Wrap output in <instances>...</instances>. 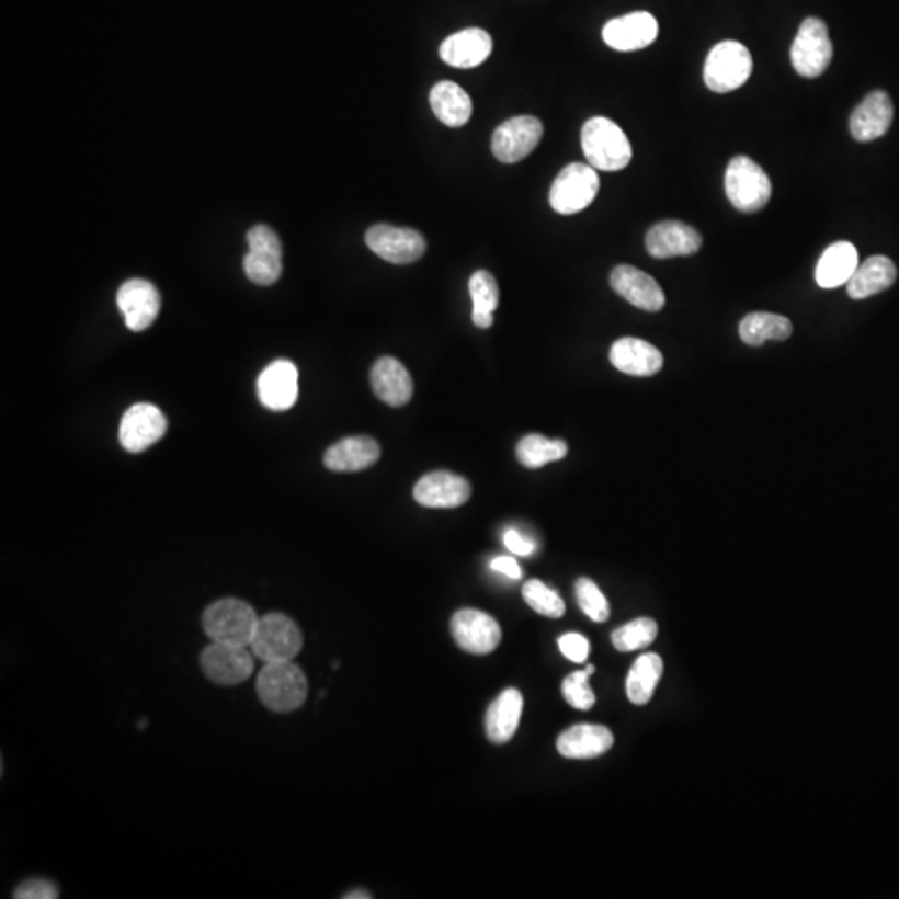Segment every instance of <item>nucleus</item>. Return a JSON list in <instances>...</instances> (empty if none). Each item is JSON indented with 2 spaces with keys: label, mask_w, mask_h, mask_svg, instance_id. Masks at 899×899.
<instances>
[{
  "label": "nucleus",
  "mask_w": 899,
  "mask_h": 899,
  "mask_svg": "<svg viewBox=\"0 0 899 899\" xmlns=\"http://www.w3.org/2000/svg\"><path fill=\"white\" fill-rule=\"evenodd\" d=\"M658 635V625L651 618H637L619 626L612 635L613 647L618 651L644 650L653 644Z\"/></svg>",
  "instance_id": "34"
},
{
  "label": "nucleus",
  "mask_w": 899,
  "mask_h": 899,
  "mask_svg": "<svg viewBox=\"0 0 899 899\" xmlns=\"http://www.w3.org/2000/svg\"><path fill=\"white\" fill-rule=\"evenodd\" d=\"M600 179L596 169L587 163L574 162L565 167L550 189V205L561 215L584 210L596 198Z\"/></svg>",
  "instance_id": "7"
},
{
  "label": "nucleus",
  "mask_w": 899,
  "mask_h": 899,
  "mask_svg": "<svg viewBox=\"0 0 899 899\" xmlns=\"http://www.w3.org/2000/svg\"><path fill=\"white\" fill-rule=\"evenodd\" d=\"M252 653L265 663L292 661L304 647L300 626L282 613L262 616L253 635Z\"/></svg>",
  "instance_id": "6"
},
{
  "label": "nucleus",
  "mask_w": 899,
  "mask_h": 899,
  "mask_svg": "<svg viewBox=\"0 0 899 899\" xmlns=\"http://www.w3.org/2000/svg\"><path fill=\"white\" fill-rule=\"evenodd\" d=\"M896 281V266L892 260L885 255L869 257L854 270L853 277L847 282V295L853 300L873 297L888 291Z\"/></svg>",
  "instance_id": "28"
},
{
  "label": "nucleus",
  "mask_w": 899,
  "mask_h": 899,
  "mask_svg": "<svg viewBox=\"0 0 899 899\" xmlns=\"http://www.w3.org/2000/svg\"><path fill=\"white\" fill-rule=\"evenodd\" d=\"M793 69L806 79H817L833 60V44L827 24L821 19L808 18L803 21L792 50Z\"/></svg>",
  "instance_id": "8"
},
{
  "label": "nucleus",
  "mask_w": 899,
  "mask_h": 899,
  "mask_svg": "<svg viewBox=\"0 0 899 899\" xmlns=\"http://www.w3.org/2000/svg\"><path fill=\"white\" fill-rule=\"evenodd\" d=\"M895 117L891 98L885 90H875L854 109L850 118V132L858 143H872L889 130Z\"/></svg>",
  "instance_id": "21"
},
{
  "label": "nucleus",
  "mask_w": 899,
  "mask_h": 899,
  "mask_svg": "<svg viewBox=\"0 0 899 899\" xmlns=\"http://www.w3.org/2000/svg\"><path fill=\"white\" fill-rule=\"evenodd\" d=\"M544 137V125L533 115L503 122L491 137V152L500 162L516 163L528 157Z\"/></svg>",
  "instance_id": "9"
},
{
  "label": "nucleus",
  "mask_w": 899,
  "mask_h": 899,
  "mask_svg": "<svg viewBox=\"0 0 899 899\" xmlns=\"http://www.w3.org/2000/svg\"><path fill=\"white\" fill-rule=\"evenodd\" d=\"M503 542H505V547L509 548L512 554L519 555V557H528V555L535 551V544H533L532 539L525 538V536L516 532V530H507L505 535H503Z\"/></svg>",
  "instance_id": "41"
},
{
  "label": "nucleus",
  "mask_w": 899,
  "mask_h": 899,
  "mask_svg": "<svg viewBox=\"0 0 899 899\" xmlns=\"http://www.w3.org/2000/svg\"><path fill=\"white\" fill-rule=\"evenodd\" d=\"M433 114L448 127H464L470 121L474 104L470 95L458 83L443 80L430 90Z\"/></svg>",
  "instance_id": "30"
},
{
  "label": "nucleus",
  "mask_w": 899,
  "mask_h": 899,
  "mask_svg": "<svg viewBox=\"0 0 899 899\" xmlns=\"http://www.w3.org/2000/svg\"><path fill=\"white\" fill-rule=\"evenodd\" d=\"M581 149L590 166L603 172H618L631 162V144L622 127L606 117H592L581 128Z\"/></svg>",
  "instance_id": "1"
},
{
  "label": "nucleus",
  "mask_w": 899,
  "mask_h": 899,
  "mask_svg": "<svg viewBox=\"0 0 899 899\" xmlns=\"http://www.w3.org/2000/svg\"><path fill=\"white\" fill-rule=\"evenodd\" d=\"M470 494L467 478L443 470L423 475L413 488V499L426 509H457L468 502Z\"/></svg>",
  "instance_id": "15"
},
{
  "label": "nucleus",
  "mask_w": 899,
  "mask_h": 899,
  "mask_svg": "<svg viewBox=\"0 0 899 899\" xmlns=\"http://www.w3.org/2000/svg\"><path fill=\"white\" fill-rule=\"evenodd\" d=\"M371 380L375 395L390 407H403L412 400V377L394 356H382L375 362Z\"/></svg>",
  "instance_id": "25"
},
{
  "label": "nucleus",
  "mask_w": 899,
  "mask_h": 899,
  "mask_svg": "<svg viewBox=\"0 0 899 899\" xmlns=\"http://www.w3.org/2000/svg\"><path fill=\"white\" fill-rule=\"evenodd\" d=\"M725 191L728 201L743 214L763 210L772 198L773 185L769 173L754 160L738 156L728 163L725 173Z\"/></svg>",
  "instance_id": "4"
},
{
  "label": "nucleus",
  "mask_w": 899,
  "mask_h": 899,
  "mask_svg": "<svg viewBox=\"0 0 899 899\" xmlns=\"http://www.w3.org/2000/svg\"><path fill=\"white\" fill-rule=\"evenodd\" d=\"M167 432V419L156 405L137 403L124 413L118 429L121 445L132 454L159 442Z\"/></svg>",
  "instance_id": "14"
},
{
  "label": "nucleus",
  "mask_w": 899,
  "mask_h": 899,
  "mask_svg": "<svg viewBox=\"0 0 899 899\" xmlns=\"http://www.w3.org/2000/svg\"><path fill=\"white\" fill-rule=\"evenodd\" d=\"M471 320H474L475 326L478 329H490L493 326V314H478V311H471Z\"/></svg>",
  "instance_id": "43"
},
{
  "label": "nucleus",
  "mask_w": 899,
  "mask_h": 899,
  "mask_svg": "<svg viewBox=\"0 0 899 899\" xmlns=\"http://www.w3.org/2000/svg\"><path fill=\"white\" fill-rule=\"evenodd\" d=\"M117 307L132 332H144L156 322L160 295L150 282L132 278L118 288Z\"/></svg>",
  "instance_id": "16"
},
{
  "label": "nucleus",
  "mask_w": 899,
  "mask_h": 899,
  "mask_svg": "<svg viewBox=\"0 0 899 899\" xmlns=\"http://www.w3.org/2000/svg\"><path fill=\"white\" fill-rule=\"evenodd\" d=\"M663 674V660L657 653H645L635 661L626 679V695L637 706L653 698L655 689Z\"/></svg>",
  "instance_id": "32"
},
{
  "label": "nucleus",
  "mask_w": 899,
  "mask_h": 899,
  "mask_svg": "<svg viewBox=\"0 0 899 899\" xmlns=\"http://www.w3.org/2000/svg\"><path fill=\"white\" fill-rule=\"evenodd\" d=\"M574 592H577L578 605H580L584 615L596 623L608 619V600L603 595L595 581L590 580V578H580L574 584Z\"/></svg>",
  "instance_id": "37"
},
{
  "label": "nucleus",
  "mask_w": 899,
  "mask_h": 899,
  "mask_svg": "<svg viewBox=\"0 0 899 899\" xmlns=\"http://www.w3.org/2000/svg\"><path fill=\"white\" fill-rule=\"evenodd\" d=\"M259 616L255 610L239 599H221L207 606L202 615V628L215 644L239 645L252 644Z\"/></svg>",
  "instance_id": "3"
},
{
  "label": "nucleus",
  "mask_w": 899,
  "mask_h": 899,
  "mask_svg": "<svg viewBox=\"0 0 899 899\" xmlns=\"http://www.w3.org/2000/svg\"><path fill=\"white\" fill-rule=\"evenodd\" d=\"M703 239L692 225L679 220H664L648 230L645 246L655 259L689 257L702 249Z\"/></svg>",
  "instance_id": "18"
},
{
  "label": "nucleus",
  "mask_w": 899,
  "mask_h": 899,
  "mask_svg": "<svg viewBox=\"0 0 899 899\" xmlns=\"http://www.w3.org/2000/svg\"><path fill=\"white\" fill-rule=\"evenodd\" d=\"M450 629L455 644L471 655L491 653L502 641V628L497 619L480 610H458L450 623Z\"/></svg>",
  "instance_id": "13"
},
{
  "label": "nucleus",
  "mask_w": 899,
  "mask_h": 899,
  "mask_svg": "<svg viewBox=\"0 0 899 899\" xmlns=\"http://www.w3.org/2000/svg\"><path fill=\"white\" fill-rule=\"evenodd\" d=\"M255 689L260 702L282 715L300 708L308 695L305 673L292 661L266 663L257 676Z\"/></svg>",
  "instance_id": "2"
},
{
  "label": "nucleus",
  "mask_w": 899,
  "mask_h": 899,
  "mask_svg": "<svg viewBox=\"0 0 899 899\" xmlns=\"http://www.w3.org/2000/svg\"><path fill=\"white\" fill-rule=\"evenodd\" d=\"M365 242L375 255L395 265L417 262L426 250L422 234L388 224L371 227L365 234Z\"/></svg>",
  "instance_id": "11"
},
{
  "label": "nucleus",
  "mask_w": 899,
  "mask_h": 899,
  "mask_svg": "<svg viewBox=\"0 0 899 899\" xmlns=\"http://www.w3.org/2000/svg\"><path fill=\"white\" fill-rule=\"evenodd\" d=\"M561 653L573 663H584L590 653V644L583 635L567 634L558 640Z\"/></svg>",
  "instance_id": "40"
},
{
  "label": "nucleus",
  "mask_w": 899,
  "mask_h": 899,
  "mask_svg": "<svg viewBox=\"0 0 899 899\" xmlns=\"http://www.w3.org/2000/svg\"><path fill=\"white\" fill-rule=\"evenodd\" d=\"M490 567L491 570L499 571V573H503L505 577L512 578V580L522 578V568L516 564L515 558L497 557L494 560H491Z\"/></svg>",
  "instance_id": "42"
},
{
  "label": "nucleus",
  "mask_w": 899,
  "mask_h": 899,
  "mask_svg": "<svg viewBox=\"0 0 899 899\" xmlns=\"http://www.w3.org/2000/svg\"><path fill=\"white\" fill-rule=\"evenodd\" d=\"M345 899H371L372 895L368 891H362V889H355V891H350L349 895L343 896Z\"/></svg>",
  "instance_id": "44"
},
{
  "label": "nucleus",
  "mask_w": 899,
  "mask_h": 899,
  "mask_svg": "<svg viewBox=\"0 0 899 899\" xmlns=\"http://www.w3.org/2000/svg\"><path fill=\"white\" fill-rule=\"evenodd\" d=\"M249 253L243 259L247 277L257 285H272L282 275V243L266 225H255L247 234Z\"/></svg>",
  "instance_id": "10"
},
{
  "label": "nucleus",
  "mask_w": 899,
  "mask_h": 899,
  "mask_svg": "<svg viewBox=\"0 0 899 899\" xmlns=\"http://www.w3.org/2000/svg\"><path fill=\"white\" fill-rule=\"evenodd\" d=\"M259 398L266 409L284 412L298 398V372L288 360H277L260 374L257 382Z\"/></svg>",
  "instance_id": "20"
},
{
  "label": "nucleus",
  "mask_w": 899,
  "mask_h": 899,
  "mask_svg": "<svg viewBox=\"0 0 899 899\" xmlns=\"http://www.w3.org/2000/svg\"><path fill=\"white\" fill-rule=\"evenodd\" d=\"M561 690H564V696L568 705L573 706V708L587 712L595 705L596 696L592 686H590V674L584 670L568 674Z\"/></svg>",
  "instance_id": "38"
},
{
  "label": "nucleus",
  "mask_w": 899,
  "mask_h": 899,
  "mask_svg": "<svg viewBox=\"0 0 899 899\" xmlns=\"http://www.w3.org/2000/svg\"><path fill=\"white\" fill-rule=\"evenodd\" d=\"M568 446L564 440H548L547 436L532 435L523 436L516 445V457L520 464L526 468H539L558 462L567 457Z\"/></svg>",
  "instance_id": "33"
},
{
  "label": "nucleus",
  "mask_w": 899,
  "mask_h": 899,
  "mask_svg": "<svg viewBox=\"0 0 899 899\" xmlns=\"http://www.w3.org/2000/svg\"><path fill=\"white\" fill-rule=\"evenodd\" d=\"M12 896L18 899H56L59 888L50 879L31 878L21 883Z\"/></svg>",
  "instance_id": "39"
},
{
  "label": "nucleus",
  "mask_w": 899,
  "mask_h": 899,
  "mask_svg": "<svg viewBox=\"0 0 899 899\" xmlns=\"http://www.w3.org/2000/svg\"><path fill=\"white\" fill-rule=\"evenodd\" d=\"M523 599L530 608L548 618H561L565 615V602L555 590L548 589L544 581L530 580L523 587Z\"/></svg>",
  "instance_id": "35"
},
{
  "label": "nucleus",
  "mask_w": 899,
  "mask_h": 899,
  "mask_svg": "<svg viewBox=\"0 0 899 899\" xmlns=\"http://www.w3.org/2000/svg\"><path fill=\"white\" fill-rule=\"evenodd\" d=\"M610 285L619 297L641 310L660 311L667 301L660 284L637 266H615L610 274Z\"/></svg>",
  "instance_id": "19"
},
{
  "label": "nucleus",
  "mask_w": 899,
  "mask_h": 899,
  "mask_svg": "<svg viewBox=\"0 0 899 899\" xmlns=\"http://www.w3.org/2000/svg\"><path fill=\"white\" fill-rule=\"evenodd\" d=\"M468 291H470L471 301H474V311L493 314L499 308V284L487 270H478L471 275Z\"/></svg>",
  "instance_id": "36"
},
{
  "label": "nucleus",
  "mask_w": 899,
  "mask_h": 899,
  "mask_svg": "<svg viewBox=\"0 0 899 899\" xmlns=\"http://www.w3.org/2000/svg\"><path fill=\"white\" fill-rule=\"evenodd\" d=\"M201 667L207 680L215 685L236 686L252 676L255 663L246 647L214 641L202 651Z\"/></svg>",
  "instance_id": "12"
},
{
  "label": "nucleus",
  "mask_w": 899,
  "mask_h": 899,
  "mask_svg": "<svg viewBox=\"0 0 899 899\" xmlns=\"http://www.w3.org/2000/svg\"><path fill=\"white\" fill-rule=\"evenodd\" d=\"M610 362L616 371L634 377H651L663 367V355L645 340L625 337L610 349Z\"/></svg>",
  "instance_id": "23"
},
{
  "label": "nucleus",
  "mask_w": 899,
  "mask_h": 899,
  "mask_svg": "<svg viewBox=\"0 0 899 899\" xmlns=\"http://www.w3.org/2000/svg\"><path fill=\"white\" fill-rule=\"evenodd\" d=\"M858 265L856 247L850 242H837L828 247L818 260L815 278L821 288L831 291V288L847 284Z\"/></svg>",
  "instance_id": "29"
},
{
  "label": "nucleus",
  "mask_w": 899,
  "mask_h": 899,
  "mask_svg": "<svg viewBox=\"0 0 899 899\" xmlns=\"http://www.w3.org/2000/svg\"><path fill=\"white\" fill-rule=\"evenodd\" d=\"M584 671L592 676V674L595 673V667H593V664H589V667L584 668Z\"/></svg>",
  "instance_id": "45"
},
{
  "label": "nucleus",
  "mask_w": 899,
  "mask_h": 899,
  "mask_svg": "<svg viewBox=\"0 0 899 899\" xmlns=\"http://www.w3.org/2000/svg\"><path fill=\"white\" fill-rule=\"evenodd\" d=\"M792 333L793 323L789 319L770 311H753L740 322V339L750 346H761L769 340L783 342Z\"/></svg>",
  "instance_id": "31"
},
{
  "label": "nucleus",
  "mask_w": 899,
  "mask_h": 899,
  "mask_svg": "<svg viewBox=\"0 0 899 899\" xmlns=\"http://www.w3.org/2000/svg\"><path fill=\"white\" fill-rule=\"evenodd\" d=\"M491 49L490 34L483 29L471 27L446 37L440 45V57L457 69H474L490 57Z\"/></svg>",
  "instance_id": "22"
},
{
  "label": "nucleus",
  "mask_w": 899,
  "mask_h": 899,
  "mask_svg": "<svg viewBox=\"0 0 899 899\" xmlns=\"http://www.w3.org/2000/svg\"><path fill=\"white\" fill-rule=\"evenodd\" d=\"M753 72V57L743 44L737 41L719 42L706 57L703 79L706 87L716 94H728L740 89Z\"/></svg>",
  "instance_id": "5"
},
{
  "label": "nucleus",
  "mask_w": 899,
  "mask_h": 899,
  "mask_svg": "<svg viewBox=\"0 0 899 899\" xmlns=\"http://www.w3.org/2000/svg\"><path fill=\"white\" fill-rule=\"evenodd\" d=\"M658 37V22L650 12H631L612 19L603 27V41L619 53H634L653 44Z\"/></svg>",
  "instance_id": "17"
},
{
  "label": "nucleus",
  "mask_w": 899,
  "mask_h": 899,
  "mask_svg": "<svg viewBox=\"0 0 899 899\" xmlns=\"http://www.w3.org/2000/svg\"><path fill=\"white\" fill-rule=\"evenodd\" d=\"M613 741L612 731L602 725H577L558 737L557 748L561 756L570 760H590L606 753Z\"/></svg>",
  "instance_id": "26"
},
{
  "label": "nucleus",
  "mask_w": 899,
  "mask_h": 899,
  "mask_svg": "<svg viewBox=\"0 0 899 899\" xmlns=\"http://www.w3.org/2000/svg\"><path fill=\"white\" fill-rule=\"evenodd\" d=\"M380 454V445L372 436H346L327 450L323 464L332 471H362L374 467Z\"/></svg>",
  "instance_id": "24"
},
{
  "label": "nucleus",
  "mask_w": 899,
  "mask_h": 899,
  "mask_svg": "<svg viewBox=\"0 0 899 899\" xmlns=\"http://www.w3.org/2000/svg\"><path fill=\"white\" fill-rule=\"evenodd\" d=\"M523 712V696L519 690L509 689L488 706L485 730L488 740L497 744L509 743L519 730Z\"/></svg>",
  "instance_id": "27"
}]
</instances>
